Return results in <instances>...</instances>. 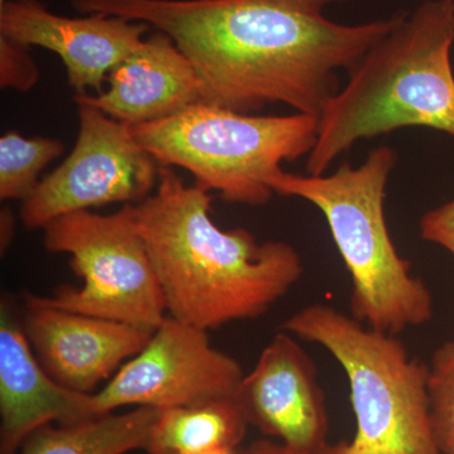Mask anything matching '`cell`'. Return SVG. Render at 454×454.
Returning a JSON list of instances; mask_svg holds the SVG:
<instances>
[{
    "label": "cell",
    "mask_w": 454,
    "mask_h": 454,
    "mask_svg": "<svg viewBox=\"0 0 454 454\" xmlns=\"http://www.w3.org/2000/svg\"><path fill=\"white\" fill-rule=\"evenodd\" d=\"M352 0H73L80 13L166 33L195 68L201 103L253 114L271 104L318 119L348 73L405 13L342 25L325 8Z\"/></svg>",
    "instance_id": "1"
},
{
    "label": "cell",
    "mask_w": 454,
    "mask_h": 454,
    "mask_svg": "<svg viewBox=\"0 0 454 454\" xmlns=\"http://www.w3.org/2000/svg\"><path fill=\"white\" fill-rule=\"evenodd\" d=\"M211 202L172 167H160L153 195L134 205L167 312L206 331L264 315L304 271L291 244L259 243L243 227L220 229Z\"/></svg>",
    "instance_id": "2"
},
{
    "label": "cell",
    "mask_w": 454,
    "mask_h": 454,
    "mask_svg": "<svg viewBox=\"0 0 454 454\" xmlns=\"http://www.w3.org/2000/svg\"><path fill=\"white\" fill-rule=\"evenodd\" d=\"M454 0H428L373 43L318 116L309 175L328 172L361 140L408 127L454 139Z\"/></svg>",
    "instance_id": "3"
},
{
    "label": "cell",
    "mask_w": 454,
    "mask_h": 454,
    "mask_svg": "<svg viewBox=\"0 0 454 454\" xmlns=\"http://www.w3.org/2000/svg\"><path fill=\"white\" fill-rule=\"evenodd\" d=\"M397 153L387 145L370 151L361 166L340 164L333 173L283 172L274 193L297 197L324 214L351 278V316L373 330L399 334L434 313L432 293L397 252L385 219V196Z\"/></svg>",
    "instance_id": "4"
},
{
    "label": "cell",
    "mask_w": 454,
    "mask_h": 454,
    "mask_svg": "<svg viewBox=\"0 0 454 454\" xmlns=\"http://www.w3.org/2000/svg\"><path fill=\"white\" fill-rule=\"evenodd\" d=\"M282 330L327 349L348 376L356 434L327 454H442L430 423L429 365L396 336L322 303L298 310Z\"/></svg>",
    "instance_id": "5"
},
{
    "label": "cell",
    "mask_w": 454,
    "mask_h": 454,
    "mask_svg": "<svg viewBox=\"0 0 454 454\" xmlns=\"http://www.w3.org/2000/svg\"><path fill=\"white\" fill-rule=\"evenodd\" d=\"M317 128L307 114L262 116L197 103L133 133L160 167L188 170L195 186L226 202L262 206L276 195L282 164L310 153Z\"/></svg>",
    "instance_id": "6"
},
{
    "label": "cell",
    "mask_w": 454,
    "mask_h": 454,
    "mask_svg": "<svg viewBox=\"0 0 454 454\" xmlns=\"http://www.w3.org/2000/svg\"><path fill=\"white\" fill-rule=\"evenodd\" d=\"M44 247L67 253L82 288L64 286L47 306L112 319L154 333L167 318L162 288L145 239L127 203L110 215L71 212L43 227Z\"/></svg>",
    "instance_id": "7"
},
{
    "label": "cell",
    "mask_w": 454,
    "mask_h": 454,
    "mask_svg": "<svg viewBox=\"0 0 454 454\" xmlns=\"http://www.w3.org/2000/svg\"><path fill=\"white\" fill-rule=\"evenodd\" d=\"M80 129L73 152L20 206L28 229H43L71 212L122 202H142L157 186L160 164L143 148L133 128L77 104Z\"/></svg>",
    "instance_id": "8"
},
{
    "label": "cell",
    "mask_w": 454,
    "mask_h": 454,
    "mask_svg": "<svg viewBox=\"0 0 454 454\" xmlns=\"http://www.w3.org/2000/svg\"><path fill=\"white\" fill-rule=\"evenodd\" d=\"M244 375L235 358L212 348L208 331L167 317L145 348L90 394V411L98 417L128 405L164 411L235 399Z\"/></svg>",
    "instance_id": "9"
},
{
    "label": "cell",
    "mask_w": 454,
    "mask_h": 454,
    "mask_svg": "<svg viewBox=\"0 0 454 454\" xmlns=\"http://www.w3.org/2000/svg\"><path fill=\"white\" fill-rule=\"evenodd\" d=\"M249 426L301 454H327L328 418L316 367L282 331L262 349L235 395Z\"/></svg>",
    "instance_id": "10"
},
{
    "label": "cell",
    "mask_w": 454,
    "mask_h": 454,
    "mask_svg": "<svg viewBox=\"0 0 454 454\" xmlns=\"http://www.w3.org/2000/svg\"><path fill=\"white\" fill-rule=\"evenodd\" d=\"M151 28L100 13L59 16L38 0H7L0 5V35L59 55L76 95H86L89 89L101 94L113 68L138 49Z\"/></svg>",
    "instance_id": "11"
},
{
    "label": "cell",
    "mask_w": 454,
    "mask_h": 454,
    "mask_svg": "<svg viewBox=\"0 0 454 454\" xmlns=\"http://www.w3.org/2000/svg\"><path fill=\"white\" fill-rule=\"evenodd\" d=\"M23 330L41 365L62 387L92 394L139 354L152 333L134 325L47 306L27 294Z\"/></svg>",
    "instance_id": "12"
},
{
    "label": "cell",
    "mask_w": 454,
    "mask_h": 454,
    "mask_svg": "<svg viewBox=\"0 0 454 454\" xmlns=\"http://www.w3.org/2000/svg\"><path fill=\"white\" fill-rule=\"evenodd\" d=\"M90 394L59 384L41 365L8 301L0 313V454H17L47 424L90 419Z\"/></svg>",
    "instance_id": "13"
},
{
    "label": "cell",
    "mask_w": 454,
    "mask_h": 454,
    "mask_svg": "<svg viewBox=\"0 0 454 454\" xmlns=\"http://www.w3.org/2000/svg\"><path fill=\"white\" fill-rule=\"evenodd\" d=\"M106 82L109 86L101 94L76 95L74 101L131 128L169 118L202 101L195 68L160 31L145 38L113 68Z\"/></svg>",
    "instance_id": "14"
},
{
    "label": "cell",
    "mask_w": 454,
    "mask_h": 454,
    "mask_svg": "<svg viewBox=\"0 0 454 454\" xmlns=\"http://www.w3.org/2000/svg\"><path fill=\"white\" fill-rule=\"evenodd\" d=\"M160 411L134 409L74 424H47L35 430L17 454H127L145 450Z\"/></svg>",
    "instance_id": "15"
},
{
    "label": "cell",
    "mask_w": 454,
    "mask_h": 454,
    "mask_svg": "<svg viewBox=\"0 0 454 454\" xmlns=\"http://www.w3.org/2000/svg\"><path fill=\"white\" fill-rule=\"evenodd\" d=\"M247 424L235 399L160 411L149 435L148 454H197L238 448Z\"/></svg>",
    "instance_id": "16"
},
{
    "label": "cell",
    "mask_w": 454,
    "mask_h": 454,
    "mask_svg": "<svg viewBox=\"0 0 454 454\" xmlns=\"http://www.w3.org/2000/svg\"><path fill=\"white\" fill-rule=\"evenodd\" d=\"M62 153L61 140L5 133L0 138V199L25 201L40 184L42 170Z\"/></svg>",
    "instance_id": "17"
},
{
    "label": "cell",
    "mask_w": 454,
    "mask_h": 454,
    "mask_svg": "<svg viewBox=\"0 0 454 454\" xmlns=\"http://www.w3.org/2000/svg\"><path fill=\"white\" fill-rule=\"evenodd\" d=\"M429 409L442 454H454V343H443L429 364Z\"/></svg>",
    "instance_id": "18"
},
{
    "label": "cell",
    "mask_w": 454,
    "mask_h": 454,
    "mask_svg": "<svg viewBox=\"0 0 454 454\" xmlns=\"http://www.w3.org/2000/svg\"><path fill=\"white\" fill-rule=\"evenodd\" d=\"M29 47L0 35V86L28 91L40 79Z\"/></svg>",
    "instance_id": "19"
},
{
    "label": "cell",
    "mask_w": 454,
    "mask_h": 454,
    "mask_svg": "<svg viewBox=\"0 0 454 454\" xmlns=\"http://www.w3.org/2000/svg\"><path fill=\"white\" fill-rule=\"evenodd\" d=\"M419 230L423 240L439 245L454 256V200L424 214Z\"/></svg>",
    "instance_id": "20"
},
{
    "label": "cell",
    "mask_w": 454,
    "mask_h": 454,
    "mask_svg": "<svg viewBox=\"0 0 454 454\" xmlns=\"http://www.w3.org/2000/svg\"><path fill=\"white\" fill-rule=\"evenodd\" d=\"M243 454H301L291 450L283 443H276L271 441L254 442L252 446L243 450Z\"/></svg>",
    "instance_id": "21"
},
{
    "label": "cell",
    "mask_w": 454,
    "mask_h": 454,
    "mask_svg": "<svg viewBox=\"0 0 454 454\" xmlns=\"http://www.w3.org/2000/svg\"><path fill=\"white\" fill-rule=\"evenodd\" d=\"M0 221H2L0 223V245H2V252H4L12 243L14 235V217L8 208H3Z\"/></svg>",
    "instance_id": "22"
},
{
    "label": "cell",
    "mask_w": 454,
    "mask_h": 454,
    "mask_svg": "<svg viewBox=\"0 0 454 454\" xmlns=\"http://www.w3.org/2000/svg\"><path fill=\"white\" fill-rule=\"evenodd\" d=\"M197 454H243V450L238 448H217V450H207V452Z\"/></svg>",
    "instance_id": "23"
},
{
    "label": "cell",
    "mask_w": 454,
    "mask_h": 454,
    "mask_svg": "<svg viewBox=\"0 0 454 454\" xmlns=\"http://www.w3.org/2000/svg\"><path fill=\"white\" fill-rule=\"evenodd\" d=\"M5 2H7V0H0V5L4 4Z\"/></svg>",
    "instance_id": "24"
},
{
    "label": "cell",
    "mask_w": 454,
    "mask_h": 454,
    "mask_svg": "<svg viewBox=\"0 0 454 454\" xmlns=\"http://www.w3.org/2000/svg\"><path fill=\"white\" fill-rule=\"evenodd\" d=\"M452 340H453V343H454V339Z\"/></svg>",
    "instance_id": "25"
}]
</instances>
